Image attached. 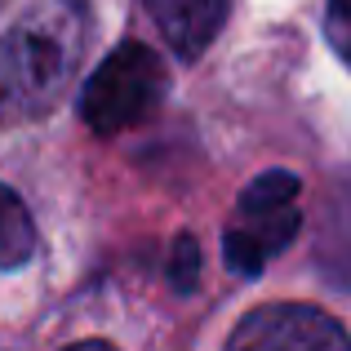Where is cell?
<instances>
[{"label": "cell", "mask_w": 351, "mask_h": 351, "mask_svg": "<svg viewBox=\"0 0 351 351\" xmlns=\"http://www.w3.org/2000/svg\"><path fill=\"white\" fill-rule=\"evenodd\" d=\"M143 5L178 58H200L232 14V0H143Z\"/></svg>", "instance_id": "cell-5"}, {"label": "cell", "mask_w": 351, "mask_h": 351, "mask_svg": "<svg viewBox=\"0 0 351 351\" xmlns=\"http://www.w3.org/2000/svg\"><path fill=\"white\" fill-rule=\"evenodd\" d=\"M36 254V218L14 187L0 182V271L27 267Z\"/></svg>", "instance_id": "cell-6"}, {"label": "cell", "mask_w": 351, "mask_h": 351, "mask_svg": "<svg viewBox=\"0 0 351 351\" xmlns=\"http://www.w3.org/2000/svg\"><path fill=\"white\" fill-rule=\"evenodd\" d=\"M325 40L351 67V0H325Z\"/></svg>", "instance_id": "cell-8"}, {"label": "cell", "mask_w": 351, "mask_h": 351, "mask_svg": "<svg viewBox=\"0 0 351 351\" xmlns=\"http://www.w3.org/2000/svg\"><path fill=\"white\" fill-rule=\"evenodd\" d=\"M169 280L178 293H191L200 280V245L191 236H178V245H173L169 254Z\"/></svg>", "instance_id": "cell-7"}, {"label": "cell", "mask_w": 351, "mask_h": 351, "mask_svg": "<svg viewBox=\"0 0 351 351\" xmlns=\"http://www.w3.org/2000/svg\"><path fill=\"white\" fill-rule=\"evenodd\" d=\"M298 191H302V182L289 169H267L240 191L236 218L223 232L227 271H236L240 280H254V276H263V267L276 254H285V245L302 227Z\"/></svg>", "instance_id": "cell-3"}, {"label": "cell", "mask_w": 351, "mask_h": 351, "mask_svg": "<svg viewBox=\"0 0 351 351\" xmlns=\"http://www.w3.org/2000/svg\"><path fill=\"white\" fill-rule=\"evenodd\" d=\"M89 49L85 0H40L0 36V129L45 120L71 89Z\"/></svg>", "instance_id": "cell-1"}, {"label": "cell", "mask_w": 351, "mask_h": 351, "mask_svg": "<svg viewBox=\"0 0 351 351\" xmlns=\"http://www.w3.org/2000/svg\"><path fill=\"white\" fill-rule=\"evenodd\" d=\"M232 351H347L351 338L334 316L307 302H276L258 307L232 329Z\"/></svg>", "instance_id": "cell-4"}, {"label": "cell", "mask_w": 351, "mask_h": 351, "mask_svg": "<svg viewBox=\"0 0 351 351\" xmlns=\"http://www.w3.org/2000/svg\"><path fill=\"white\" fill-rule=\"evenodd\" d=\"M169 94V67L143 40H125L94 67L85 94H80V120L98 138H116L160 112Z\"/></svg>", "instance_id": "cell-2"}]
</instances>
